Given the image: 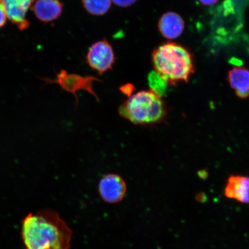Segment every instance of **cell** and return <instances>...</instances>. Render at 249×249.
Here are the masks:
<instances>
[{"label":"cell","instance_id":"cell-1","mask_svg":"<svg viewBox=\"0 0 249 249\" xmlns=\"http://www.w3.org/2000/svg\"><path fill=\"white\" fill-rule=\"evenodd\" d=\"M72 232L55 212L30 213L23 221L22 236L26 249H69Z\"/></svg>","mask_w":249,"mask_h":249},{"label":"cell","instance_id":"cell-2","mask_svg":"<svg viewBox=\"0 0 249 249\" xmlns=\"http://www.w3.org/2000/svg\"><path fill=\"white\" fill-rule=\"evenodd\" d=\"M155 71L167 80L169 85L188 82L195 73L192 55L184 46L167 42L158 46L152 53Z\"/></svg>","mask_w":249,"mask_h":249},{"label":"cell","instance_id":"cell-3","mask_svg":"<svg viewBox=\"0 0 249 249\" xmlns=\"http://www.w3.org/2000/svg\"><path fill=\"white\" fill-rule=\"evenodd\" d=\"M167 107L163 98L150 89L130 96L119 108V113L127 120L138 125H152L165 120Z\"/></svg>","mask_w":249,"mask_h":249},{"label":"cell","instance_id":"cell-4","mask_svg":"<svg viewBox=\"0 0 249 249\" xmlns=\"http://www.w3.org/2000/svg\"><path fill=\"white\" fill-rule=\"evenodd\" d=\"M86 61L92 70L103 74L113 68L116 57L110 43L107 39H103L90 47Z\"/></svg>","mask_w":249,"mask_h":249},{"label":"cell","instance_id":"cell-5","mask_svg":"<svg viewBox=\"0 0 249 249\" xmlns=\"http://www.w3.org/2000/svg\"><path fill=\"white\" fill-rule=\"evenodd\" d=\"M49 83H56L60 85L65 91L73 93L78 101L76 92L80 90H85L98 100V96L93 89V82L101 80L93 76H81L76 74H68L65 71H61L57 74L55 80L43 79Z\"/></svg>","mask_w":249,"mask_h":249},{"label":"cell","instance_id":"cell-6","mask_svg":"<svg viewBox=\"0 0 249 249\" xmlns=\"http://www.w3.org/2000/svg\"><path fill=\"white\" fill-rule=\"evenodd\" d=\"M126 190L125 182L117 174H107L99 183V194L102 200L107 203L115 204L122 200Z\"/></svg>","mask_w":249,"mask_h":249},{"label":"cell","instance_id":"cell-7","mask_svg":"<svg viewBox=\"0 0 249 249\" xmlns=\"http://www.w3.org/2000/svg\"><path fill=\"white\" fill-rule=\"evenodd\" d=\"M8 19L18 29L24 31L30 26L27 18L28 11L33 5L34 0H2Z\"/></svg>","mask_w":249,"mask_h":249},{"label":"cell","instance_id":"cell-8","mask_svg":"<svg viewBox=\"0 0 249 249\" xmlns=\"http://www.w3.org/2000/svg\"><path fill=\"white\" fill-rule=\"evenodd\" d=\"M158 27L164 38L173 40L181 36L185 29V22L179 14L169 12L161 16L158 21Z\"/></svg>","mask_w":249,"mask_h":249},{"label":"cell","instance_id":"cell-9","mask_svg":"<svg viewBox=\"0 0 249 249\" xmlns=\"http://www.w3.org/2000/svg\"><path fill=\"white\" fill-rule=\"evenodd\" d=\"M224 194L227 198L234 199L242 203H249V177L230 176Z\"/></svg>","mask_w":249,"mask_h":249},{"label":"cell","instance_id":"cell-10","mask_svg":"<svg viewBox=\"0 0 249 249\" xmlns=\"http://www.w3.org/2000/svg\"><path fill=\"white\" fill-rule=\"evenodd\" d=\"M33 9L37 18L43 23H48L60 17L63 4L60 0H37Z\"/></svg>","mask_w":249,"mask_h":249},{"label":"cell","instance_id":"cell-11","mask_svg":"<svg viewBox=\"0 0 249 249\" xmlns=\"http://www.w3.org/2000/svg\"><path fill=\"white\" fill-rule=\"evenodd\" d=\"M228 81L234 90L236 96L240 98L249 96V70L247 68L236 67L230 71Z\"/></svg>","mask_w":249,"mask_h":249},{"label":"cell","instance_id":"cell-12","mask_svg":"<svg viewBox=\"0 0 249 249\" xmlns=\"http://www.w3.org/2000/svg\"><path fill=\"white\" fill-rule=\"evenodd\" d=\"M82 2L83 7L89 14L102 16L110 10L112 0H82Z\"/></svg>","mask_w":249,"mask_h":249},{"label":"cell","instance_id":"cell-13","mask_svg":"<svg viewBox=\"0 0 249 249\" xmlns=\"http://www.w3.org/2000/svg\"><path fill=\"white\" fill-rule=\"evenodd\" d=\"M148 82L151 91L156 94L160 96L161 98L166 94L169 84L167 80L158 71L154 70L149 73Z\"/></svg>","mask_w":249,"mask_h":249},{"label":"cell","instance_id":"cell-14","mask_svg":"<svg viewBox=\"0 0 249 249\" xmlns=\"http://www.w3.org/2000/svg\"><path fill=\"white\" fill-rule=\"evenodd\" d=\"M7 16L2 0H0V29L4 26L7 20Z\"/></svg>","mask_w":249,"mask_h":249},{"label":"cell","instance_id":"cell-15","mask_svg":"<svg viewBox=\"0 0 249 249\" xmlns=\"http://www.w3.org/2000/svg\"><path fill=\"white\" fill-rule=\"evenodd\" d=\"M138 0H112V2L118 7L121 8H127L130 7Z\"/></svg>","mask_w":249,"mask_h":249},{"label":"cell","instance_id":"cell-16","mask_svg":"<svg viewBox=\"0 0 249 249\" xmlns=\"http://www.w3.org/2000/svg\"><path fill=\"white\" fill-rule=\"evenodd\" d=\"M121 91H122L124 94L128 95L129 97L131 96L132 92L133 91L134 87L133 85L128 84V85H124L120 89Z\"/></svg>","mask_w":249,"mask_h":249},{"label":"cell","instance_id":"cell-17","mask_svg":"<svg viewBox=\"0 0 249 249\" xmlns=\"http://www.w3.org/2000/svg\"><path fill=\"white\" fill-rule=\"evenodd\" d=\"M202 5H212L216 4L219 0H198Z\"/></svg>","mask_w":249,"mask_h":249}]
</instances>
